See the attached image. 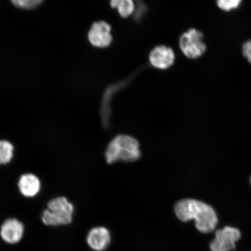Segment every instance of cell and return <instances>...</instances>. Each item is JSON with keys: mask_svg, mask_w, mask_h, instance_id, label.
Here are the masks:
<instances>
[{"mask_svg": "<svg viewBox=\"0 0 251 251\" xmlns=\"http://www.w3.org/2000/svg\"><path fill=\"white\" fill-rule=\"evenodd\" d=\"M16 7L21 9H30L36 8L43 0H11Z\"/></svg>", "mask_w": 251, "mask_h": 251, "instance_id": "obj_13", "label": "cell"}, {"mask_svg": "<svg viewBox=\"0 0 251 251\" xmlns=\"http://www.w3.org/2000/svg\"><path fill=\"white\" fill-rule=\"evenodd\" d=\"M24 231V225L21 222L15 219H8L2 226L1 236L5 242L15 244L23 238Z\"/></svg>", "mask_w": 251, "mask_h": 251, "instance_id": "obj_8", "label": "cell"}, {"mask_svg": "<svg viewBox=\"0 0 251 251\" xmlns=\"http://www.w3.org/2000/svg\"><path fill=\"white\" fill-rule=\"evenodd\" d=\"M19 188L24 196L34 197L39 192L40 182L39 178L34 175H24L19 181Z\"/></svg>", "mask_w": 251, "mask_h": 251, "instance_id": "obj_10", "label": "cell"}, {"mask_svg": "<svg viewBox=\"0 0 251 251\" xmlns=\"http://www.w3.org/2000/svg\"><path fill=\"white\" fill-rule=\"evenodd\" d=\"M140 144L134 137L128 135H118L109 144L105 152L106 161L112 164L118 161H137L140 158Z\"/></svg>", "mask_w": 251, "mask_h": 251, "instance_id": "obj_2", "label": "cell"}, {"mask_svg": "<svg viewBox=\"0 0 251 251\" xmlns=\"http://www.w3.org/2000/svg\"><path fill=\"white\" fill-rule=\"evenodd\" d=\"M241 233L237 228L225 227L216 231L215 239L210 244L212 251H230L235 249Z\"/></svg>", "mask_w": 251, "mask_h": 251, "instance_id": "obj_5", "label": "cell"}, {"mask_svg": "<svg viewBox=\"0 0 251 251\" xmlns=\"http://www.w3.org/2000/svg\"><path fill=\"white\" fill-rule=\"evenodd\" d=\"M243 54L251 64V40L245 43L242 48Z\"/></svg>", "mask_w": 251, "mask_h": 251, "instance_id": "obj_15", "label": "cell"}, {"mask_svg": "<svg viewBox=\"0 0 251 251\" xmlns=\"http://www.w3.org/2000/svg\"><path fill=\"white\" fill-rule=\"evenodd\" d=\"M242 0H216L220 9L225 11H230L239 7Z\"/></svg>", "mask_w": 251, "mask_h": 251, "instance_id": "obj_14", "label": "cell"}, {"mask_svg": "<svg viewBox=\"0 0 251 251\" xmlns=\"http://www.w3.org/2000/svg\"><path fill=\"white\" fill-rule=\"evenodd\" d=\"M74 207L65 197H57L50 201L48 209L43 212L42 221L47 226L71 224L73 219Z\"/></svg>", "mask_w": 251, "mask_h": 251, "instance_id": "obj_3", "label": "cell"}, {"mask_svg": "<svg viewBox=\"0 0 251 251\" xmlns=\"http://www.w3.org/2000/svg\"><path fill=\"white\" fill-rule=\"evenodd\" d=\"M175 212L181 221L194 220L198 230L203 233H211L218 224V217L211 206L196 200L184 199L175 206Z\"/></svg>", "mask_w": 251, "mask_h": 251, "instance_id": "obj_1", "label": "cell"}, {"mask_svg": "<svg viewBox=\"0 0 251 251\" xmlns=\"http://www.w3.org/2000/svg\"><path fill=\"white\" fill-rule=\"evenodd\" d=\"M111 26L105 21L94 23L88 33V39L92 45L98 48H106L112 42Z\"/></svg>", "mask_w": 251, "mask_h": 251, "instance_id": "obj_6", "label": "cell"}, {"mask_svg": "<svg viewBox=\"0 0 251 251\" xmlns=\"http://www.w3.org/2000/svg\"><path fill=\"white\" fill-rule=\"evenodd\" d=\"M111 241V235L108 229L103 227H96L89 232L87 242L91 249L102 251L107 248Z\"/></svg>", "mask_w": 251, "mask_h": 251, "instance_id": "obj_9", "label": "cell"}, {"mask_svg": "<svg viewBox=\"0 0 251 251\" xmlns=\"http://www.w3.org/2000/svg\"><path fill=\"white\" fill-rule=\"evenodd\" d=\"M14 147L7 141H0V165L7 164L13 157Z\"/></svg>", "mask_w": 251, "mask_h": 251, "instance_id": "obj_12", "label": "cell"}, {"mask_svg": "<svg viewBox=\"0 0 251 251\" xmlns=\"http://www.w3.org/2000/svg\"><path fill=\"white\" fill-rule=\"evenodd\" d=\"M150 64L158 70H165L172 67L175 61V54L171 47L158 46L153 48L149 55Z\"/></svg>", "mask_w": 251, "mask_h": 251, "instance_id": "obj_7", "label": "cell"}, {"mask_svg": "<svg viewBox=\"0 0 251 251\" xmlns=\"http://www.w3.org/2000/svg\"></svg>", "mask_w": 251, "mask_h": 251, "instance_id": "obj_16", "label": "cell"}, {"mask_svg": "<svg viewBox=\"0 0 251 251\" xmlns=\"http://www.w3.org/2000/svg\"><path fill=\"white\" fill-rule=\"evenodd\" d=\"M110 4L112 8L117 9L119 14L124 18L129 17L136 8L133 0H111Z\"/></svg>", "mask_w": 251, "mask_h": 251, "instance_id": "obj_11", "label": "cell"}, {"mask_svg": "<svg viewBox=\"0 0 251 251\" xmlns=\"http://www.w3.org/2000/svg\"><path fill=\"white\" fill-rule=\"evenodd\" d=\"M202 32L196 29H190L181 34L179 46L184 55L190 59H196L202 56L206 49L203 42Z\"/></svg>", "mask_w": 251, "mask_h": 251, "instance_id": "obj_4", "label": "cell"}]
</instances>
